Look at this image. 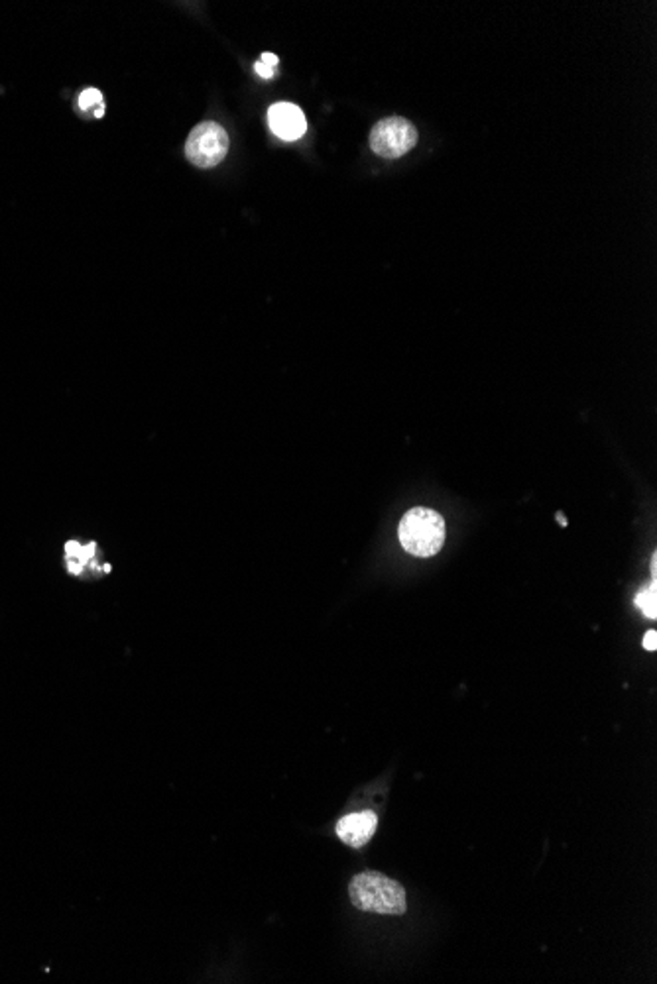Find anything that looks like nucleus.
<instances>
[{
    "instance_id": "1",
    "label": "nucleus",
    "mask_w": 657,
    "mask_h": 984,
    "mask_svg": "<svg viewBox=\"0 0 657 984\" xmlns=\"http://www.w3.org/2000/svg\"><path fill=\"white\" fill-rule=\"evenodd\" d=\"M349 896L355 908L380 916H401L408 909V896L398 880L382 872H360L349 884Z\"/></svg>"
},
{
    "instance_id": "2",
    "label": "nucleus",
    "mask_w": 657,
    "mask_h": 984,
    "mask_svg": "<svg viewBox=\"0 0 657 984\" xmlns=\"http://www.w3.org/2000/svg\"><path fill=\"white\" fill-rule=\"evenodd\" d=\"M398 537L401 547L411 557L430 558L437 555L445 543V521L433 509H409L399 523Z\"/></svg>"
},
{
    "instance_id": "3",
    "label": "nucleus",
    "mask_w": 657,
    "mask_h": 984,
    "mask_svg": "<svg viewBox=\"0 0 657 984\" xmlns=\"http://www.w3.org/2000/svg\"><path fill=\"white\" fill-rule=\"evenodd\" d=\"M228 154V134L217 122H201L189 132L186 142V156L193 166L215 167Z\"/></svg>"
},
{
    "instance_id": "4",
    "label": "nucleus",
    "mask_w": 657,
    "mask_h": 984,
    "mask_svg": "<svg viewBox=\"0 0 657 984\" xmlns=\"http://www.w3.org/2000/svg\"><path fill=\"white\" fill-rule=\"evenodd\" d=\"M418 144V130L409 120L390 116L374 125L370 132V147L374 154L386 159L406 156Z\"/></svg>"
},
{
    "instance_id": "5",
    "label": "nucleus",
    "mask_w": 657,
    "mask_h": 984,
    "mask_svg": "<svg viewBox=\"0 0 657 984\" xmlns=\"http://www.w3.org/2000/svg\"><path fill=\"white\" fill-rule=\"evenodd\" d=\"M268 125L278 138L286 142L299 140L308 130V120L303 110L291 103H276L268 110Z\"/></svg>"
},
{
    "instance_id": "6",
    "label": "nucleus",
    "mask_w": 657,
    "mask_h": 984,
    "mask_svg": "<svg viewBox=\"0 0 657 984\" xmlns=\"http://www.w3.org/2000/svg\"><path fill=\"white\" fill-rule=\"evenodd\" d=\"M376 829H379V818H376L374 811H355V814L339 819L337 838L349 847L360 848L372 839Z\"/></svg>"
},
{
    "instance_id": "7",
    "label": "nucleus",
    "mask_w": 657,
    "mask_h": 984,
    "mask_svg": "<svg viewBox=\"0 0 657 984\" xmlns=\"http://www.w3.org/2000/svg\"><path fill=\"white\" fill-rule=\"evenodd\" d=\"M77 108L81 113L93 115L95 118H103L105 115V101L99 89H85L77 98Z\"/></svg>"
},
{
    "instance_id": "8",
    "label": "nucleus",
    "mask_w": 657,
    "mask_h": 984,
    "mask_svg": "<svg viewBox=\"0 0 657 984\" xmlns=\"http://www.w3.org/2000/svg\"><path fill=\"white\" fill-rule=\"evenodd\" d=\"M634 604L643 615H646L648 619L657 618V586H655V580L640 589L636 599H634Z\"/></svg>"
},
{
    "instance_id": "9",
    "label": "nucleus",
    "mask_w": 657,
    "mask_h": 984,
    "mask_svg": "<svg viewBox=\"0 0 657 984\" xmlns=\"http://www.w3.org/2000/svg\"><path fill=\"white\" fill-rule=\"evenodd\" d=\"M254 69H257V73H258V75H260L262 79H272V77H274V69H272V67H268V65H264L262 61H258V64L254 65Z\"/></svg>"
},
{
    "instance_id": "10",
    "label": "nucleus",
    "mask_w": 657,
    "mask_h": 984,
    "mask_svg": "<svg viewBox=\"0 0 657 984\" xmlns=\"http://www.w3.org/2000/svg\"><path fill=\"white\" fill-rule=\"evenodd\" d=\"M643 647H646V650H655L657 648V635L655 631H648L646 637H643Z\"/></svg>"
},
{
    "instance_id": "11",
    "label": "nucleus",
    "mask_w": 657,
    "mask_h": 984,
    "mask_svg": "<svg viewBox=\"0 0 657 984\" xmlns=\"http://www.w3.org/2000/svg\"><path fill=\"white\" fill-rule=\"evenodd\" d=\"M260 61H262V64H264V65H268V67H272V69H274V67L278 65V61H279V59H278V57H276L274 54H270V52H264V54H262V59H260Z\"/></svg>"
},
{
    "instance_id": "12",
    "label": "nucleus",
    "mask_w": 657,
    "mask_h": 984,
    "mask_svg": "<svg viewBox=\"0 0 657 984\" xmlns=\"http://www.w3.org/2000/svg\"><path fill=\"white\" fill-rule=\"evenodd\" d=\"M559 521H561V525H563V527H567V521L563 519V515H561V513H559Z\"/></svg>"
}]
</instances>
